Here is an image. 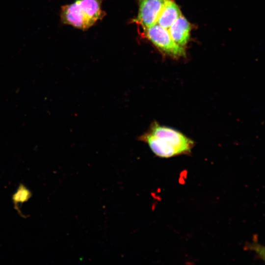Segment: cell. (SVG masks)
I'll use <instances>...</instances> for the list:
<instances>
[{
	"label": "cell",
	"instance_id": "6da1fadb",
	"mask_svg": "<svg viewBox=\"0 0 265 265\" xmlns=\"http://www.w3.org/2000/svg\"><path fill=\"white\" fill-rule=\"evenodd\" d=\"M137 139L147 143L152 152L162 158L189 154L194 142L180 131L154 121Z\"/></svg>",
	"mask_w": 265,
	"mask_h": 265
},
{
	"label": "cell",
	"instance_id": "7a4b0ae2",
	"mask_svg": "<svg viewBox=\"0 0 265 265\" xmlns=\"http://www.w3.org/2000/svg\"><path fill=\"white\" fill-rule=\"evenodd\" d=\"M144 29L147 38L163 53L175 58L186 56L184 47L178 45L173 40L168 29L156 23Z\"/></svg>",
	"mask_w": 265,
	"mask_h": 265
},
{
	"label": "cell",
	"instance_id": "3957f363",
	"mask_svg": "<svg viewBox=\"0 0 265 265\" xmlns=\"http://www.w3.org/2000/svg\"><path fill=\"white\" fill-rule=\"evenodd\" d=\"M60 17L63 24L81 29H87L96 23L80 0L62 6Z\"/></svg>",
	"mask_w": 265,
	"mask_h": 265
},
{
	"label": "cell",
	"instance_id": "277c9868",
	"mask_svg": "<svg viewBox=\"0 0 265 265\" xmlns=\"http://www.w3.org/2000/svg\"><path fill=\"white\" fill-rule=\"evenodd\" d=\"M167 0H139V10L135 22L144 29L157 23Z\"/></svg>",
	"mask_w": 265,
	"mask_h": 265
},
{
	"label": "cell",
	"instance_id": "5b68a950",
	"mask_svg": "<svg viewBox=\"0 0 265 265\" xmlns=\"http://www.w3.org/2000/svg\"><path fill=\"white\" fill-rule=\"evenodd\" d=\"M173 40L178 45L184 47L190 39L191 26L183 16L178 18L168 29Z\"/></svg>",
	"mask_w": 265,
	"mask_h": 265
},
{
	"label": "cell",
	"instance_id": "8992f818",
	"mask_svg": "<svg viewBox=\"0 0 265 265\" xmlns=\"http://www.w3.org/2000/svg\"><path fill=\"white\" fill-rule=\"evenodd\" d=\"M182 16L177 4L172 0H167L158 19L157 24L168 29L174 21Z\"/></svg>",
	"mask_w": 265,
	"mask_h": 265
}]
</instances>
